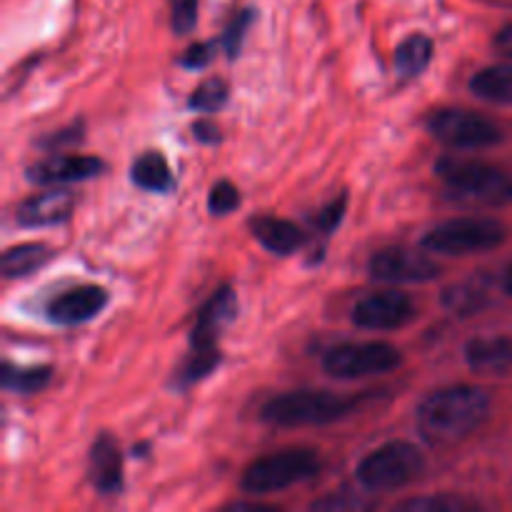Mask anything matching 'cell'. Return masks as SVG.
Instances as JSON below:
<instances>
[{
	"mask_svg": "<svg viewBox=\"0 0 512 512\" xmlns=\"http://www.w3.org/2000/svg\"><path fill=\"white\" fill-rule=\"evenodd\" d=\"M493 45L498 48V53H503V55H508V58H512V23L503 25V28L495 33Z\"/></svg>",
	"mask_w": 512,
	"mask_h": 512,
	"instance_id": "e575fe53",
	"label": "cell"
},
{
	"mask_svg": "<svg viewBox=\"0 0 512 512\" xmlns=\"http://www.w3.org/2000/svg\"><path fill=\"white\" fill-rule=\"evenodd\" d=\"M218 363V350H190V355L178 368V385L180 388H188V385L200 383V380L208 378V375L218 368Z\"/></svg>",
	"mask_w": 512,
	"mask_h": 512,
	"instance_id": "603a6c76",
	"label": "cell"
},
{
	"mask_svg": "<svg viewBox=\"0 0 512 512\" xmlns=\"http://www.w3.org/2000/svg\"><path fill=\"white\" fill-rule=\"evenodd\" d=\"M228 103V83L223 78H208L193 90L188 105L195 113H215Z\"/></svg>",
	"mask_w": 512,
	"mask_h": 512,
	"instance_id": "cb8c5ba5",
	"label": "cell"
},
{
	"mask_svg": "<svg viewBox=\"0 0 512 512\" xmlns=\"http://www.w3.org/2000/svg\"><path fill=\"white\" fill-rule=\"evenodd\" d=\"M435 175L443 180L453 200L480 208H498L512 203V175L483 160L443 155L435 163Z\"/></svg>",
	"mask_w": 512,
	"mask_h": 512,
	"instance_id": "7a4b0ae2",
	"label": "cell"
},
{
	"mask_svg": "<svg viewBox=\"0 0 512 512\" xmlns=\"http://www.w3.org/2000/svg\"><path fill=\"white\" fill-rule=\"evenodd\" d=\"M503 288H505V293H508L510 298H512V263L508 265V268H505V275H503Z\"/></svg>",
	"mask_w": 512,
	"mask_h": 512,
	"instance_id": "d590c367",
	"label": "cell"
},
{
	"mask_svg": "<svg viewBox=\"0 0 512 512\" xmlns=\"http://www.w3.org/2000/svg\"><path fill=\"white\" fill-rule=\"evenodd\" d=\"M3 388L8 393H23V395H33L40 393L50 385L53 380V368L50 365H35V368H18L13 363L3 365Z\"/></svg>",
	"mask_w": 512,
	"mask_h": 512,
	"instance_id": "7402d4cb",
	"label": "cell"
},
{
	"mask_svg": "<svg viewBox=\"0 0 512 512\" xmlns=\"http://www.w3.org/2000/svg\"><path fill=\"white\" fill-rule=\"evenodd\" d=\"M108 300V290L100 285H78L50 300L45 315L55 325H83L98 318Z\"/></svg>",
	"mask_w": 512,
	"mask_h": 512,
	"instance_id": "7c38bea8",
	"label": "cell"
},
{
	"mask_svg": "<svg viewBox=\"0 0 512 512\" xmlns=\"http://www.w3.org/2000/svg\"><path fill=\"white\" fill-rule=\"evenodd\" d=\"M240 205V190L230 180H218L210 188L208 208L213 215H230Z\"/></svg>",
	"mask_w": 512,
	"mask_h": 512,
	"instance_id": "83f0119b",
	"label": "cell"
},
{
	"mask_svg": "<svg viewBox=\"0 0 512 512\" xmlns=\"http://www.w3.org/2000/svg\"><path fill=\"white\" fill-rule=\"evenodd\" d=\"M483 300H485L483 288H478V285H473V283L455 285V288H450L448 295H445V305L453 310H458V315L463 313V310L480 308V305H483Z\"/></svg>",
	"mask_w": 512,
	"mask_h": 512,
	"instance_id": "f1b7e54d",
	"label": "cell"
},
{
	"mask_svg": "<svg viewBox=\"0 0 512 512\" xmlns=\"http://www.w3.org/2000/svg\"><path fill=\"white\" fill-rule=\"evenodd\" d=\"M130 178L140 190H148V193H170L175 188L173 170H170L165 155L158 150L138 155L133 168H130Z\"/></svg>",
	"mask_w": 512,
	"mask_h": 512,
	"instance_id": "ac0fdd59",
	"label": "cell"
},
{
	"mask_svg": "<svg viewBox=\"0 0 512 512\" xmlns=\"http://www.w3.org/2000/svg\"><path fill=\"white\" fill-rule=\"evenodd\" d=\"M235 315H238V298L230 285H223L198 310V318L190 330V350H218V338L233 323Z\"/></svg>",
	"mask_w": 512,
	"mask_h": 512,
	"instance_id": "8fae6325",
	"label": "cell"
},
{
	"mask_svg": "<svg viewBox=\"0 0 512 512\" xmlns=\"http://www.w3.org/2000/svg\"><path fill=\"white\" fill-rule=\"evenodd\" d=\"M358 400L330 390H293L270 398L260 408V420L275 428H310L330 425L355 413Z\"/></svg>",
	"mask_w": 512,
	"mask_h": 512,
	"instance_id": "3957f363",
	"label": "cell"
},
{
	"mask_svg": "<svg viewBox=\"0 0 512 512\" xmlns=\"http://www.w3.org/2000/svg\"><path fill=\"white\" fill-rule=\"evenodd\" d=\"M103 160L95 155H50L28 168V180L35 185H70L80 180L98 178L103 173Z\"/></svg>",
	"mask_w": 512,
	"mask_h": 512,
	"instance_id": "4fadbf2b",
	"label": "cell"
},
{
	"mask_svg": "<svg viewBox=\"0 0 512 512\" xmlns=\"http://www.w3.org/2000/svg\"><path fill=\"white\" fill-rule=\"evenodd\" d=\"M198 3L200 0H170V20H173L175 33H193L198 25Z\"/></svg>",
	"mask_w": 512,
	"mask_h": 512,
	"instance_id": "f546056e",
	"label": "cell"
},
{
	"mask_svg": "<svg viewBox=\"0 0 512 512\" xmlns=\"http://www.w3.org/2000/svg\"><path fill=\"white\" fill-rule=\"evenodd\" d=\"M488 390L478 385H453L435 390L420 403L418 430L420 438L435 448H448L470 438L490 415Z\"/></svg>",
	"mask_w": 512,
	"mask_h": 512,
	"instance_id": "6da1fadb",
	"label": "cell"
},
{
	"mask_svg": "<svg viewBox=\"0 0 512 512\" xmlns=\"http://www.w3.org/2000/svg\"><path fill=\"white\" fill-rule=\"evenodd\" d=\"M418 315L413 298L400 290H383V293H370L358 300L353 308V323L363 330H398L410 325Z\"/></svg>",
	"mask_w": 512,
	"mask_h": 512,
	"instance_id": "9c48e42d",
	"label": "cell"
},
{
	"mask_svg": "<svg viewBox=\"0 0 512 512\" xmlns=\"http://www.w3.org/2000/svg\"><path fill=\"white\" fill-rule=\"evenodd\" d=\"M370 278L380 283H430L440 275L428 253L410 248H383L370 258Z\"/></svg>",
	"mask_w": 512,
	"mask_h": 512,
	"instance_id": "30bf717a",
	"label": "cell"
},
{
	"mask_svg": "<svg viewBox=\"0 0 512 512\" xmlns=\"http://www.w3.org/2000/svg\"><path fill=\"white\" fill-rule=\"evenodd\" d=\"M318 470L320 458L315 450L285 448L250 463L240 478V488L248 495H273L315 478Z\"/></svg>",
	"mask_w": 512,
	"mask_h": 512,
	"instance_id": "5b68a950",
	"label": "cell"
},
{
	"mask_svg": "<svg viewBox=\"0 0 512 512\" xmlns=\"http://www.w3.org/2000/svg\"><path fill=\"white\" fill-rule=\"evenodd\" d=\"M465 363L478 375H508L512 370V340L483 335L465 345Z\"/></svg>",
	"mask_w": 512,
	"mask_h": 512,
	"instance_id": "2e32d148",
	"label": "cell"
},
{
	"mask_svg": "<svg viewBox=\"0 0 512 512\" xmlns=\"http://www.w3.org/2000/svg\"><path fill=\"white\" fill-rule=\"evenodd\" d=\"M315 510H340V508H360V500H345L340 495H330V498L318 500L313 505Z\"/></svg>",
	"mask_w": 512,
	"mask_h": 512,
	"instance_id": "836d02e7",
	"label": "cell"
},
{
	"mask_svg": "<svg viewBox=\"0 0 512 512\" xmlns=\"http://www.w3.org/2000/svg\"><path fill=\"white\" fill-rule=\"evenodd\" d=\"M345 208H348V195H345V193L338 195L333 203L325 205V208L320 210V215L315 218V223H313L315 238H320V235H323V238H330V235L338 230V225L343 223Z\"/></svg>",
	"mask_w": 512,
	"mask_h": 512,
	"instance_id": "d4e9b609",
	"label": "cell"
},
{
	"mask_svg": "<svg viewBox=\"0 0 512 512\" xmlns=\"http://www.w3.org/2000/svg\"><path fill=\"white\" fill-rule=\"evenodd\" d=\"M508 228L495 218H453L425 233L423 250L440 255H473L500 248Z\"/></svg>",
	"mask_w": 512,
	"mask_h": 512,
	"instance_id": "8992f818",
	"label": "cell"
},
{
	"mask_svg": "<svg viewBox=\"0 0 512 512\" xmlns=\"http://www.w3.org/2000/svg\"><path fill=\"white\" fill-rule=\"evenodd\" d=\"M470 90L490 103L512 105V65H490L470 80Z\"/></svg>",
	"mask_w": 512,
	"mask_h": 512,
	"instance_id": "44dd1931",
	"label": "cell"
},
{
	"mask_svg": "<svg viewBox=\"0 0 512 512\" xmlns=\"http://www.w3.org/2000/svg\"><path fill=\"white\" fill-rule=\"evenodd\" d=\"M215 58V43H195L180 58V65L188 70H200L205 65H210V60Z\"/></svg>",
	"mask_w": 512,
	"mask_h": 512,
	"instance_id": "4dcf8cb0",
	"label": "cell"
},
{
	"mask_svg": "<svg viewBox=\"0 0 512 512\" xmlns=\"http://www.w3.org/2000/svg\"><path fill=\"white\" fill-rule=\"evenodd\" d=\"M75 195L68 190H48V193H38L25 198L18 205V223L23 228H48V225L65 223L73 215Z\"/></svg>",
	"mask_w": 512,
	"mask_h": 512,
	"instance_id": "9a60e30c",
	"label": "cell"
},
{
	"mask_svg": "<svg viewBox=\"0 0 512 512\" xmlns=\"http://www.w3.org/2000/svg\"><path fill=\"white\" fill-rule=\"evenodd\" d=\"M433 60V40L423 33H413L395 50V68L403 80H413L428 70Z\"/></svg>",
	"mask_w": 512,
	"mask_h": 512,
	"instance_id": "ffe728a7",
	"label": "cell"
},
{
	"mask_svg": "<svg viewBox=\"0 0 512 512\" xmlns=\"http://www.w3.org/2000/svg\"><path fill=\"white\" fill-rule=\"evenodd\" d=\"M88 478L100 495H118L123 490V453L110 433H100L90 448Z\"/></svg>",
	"mask_w": 512,
	"mask_h": 512,
	"instance_id": "5bb4252c",
	"label": "cell"
},
{
	"mask_svg": "<svg viewBox=\"0 0 512 512\" xmlns=\"http://www.w3.org/2000/svg\"><path fill=\"white\" fill-rule=\"evenodd\" d=\"M400 365H403V353L395 345L383 343V340L340 343L330 348L323 358L325 373L343 380L393 373Z\"/></svg>",
	"mask_w": 512,
	"mask_h": 512,
	"instance_id": "ba28073f",
	"label": "cell"
},
{
	"mask_svg": "<svg viewBox=\"0 0 512 512\" xmlns=\"http://www.w3.org/2000/svg\"><path fill=\"white\" fill-rule=\"evenodd\" d=\"M193 130H195V138H198L200 143H208V145L220 143L218 125L210 123V120H200V123L193 125Z\"/></svg>",
	"mask_w": 512,
	"mask_h": 512,
	"instance_id": "1f68e13d",
	"label": "cell"
},
{
	"mask_svg": "<svg viewBox=\"0 0 512 512\" xmlns=\"http://www.w3.org/2000/svg\"><path fill=\"white\" fill-rule=\"evenodd\" d=\"M253 18H255L253 10H243V13H238V15H235L233 23H230L228 28H225L223 38L218 40V43L223 45L225 53H228L230 60L238 58L240 48H243L245 33H248V28H250V23H253Z\"/></svg>",
	"mask_w": 512,
	"mask_h": 512,
	"instance_id": "484cf974",
	"label": "cell"
},
{
	"mask_svg": "<svg viewBox=\"0 0 512 512\" xmlns=\"http://www.w3.org/2000/svg\"><path fill=\"white\" fill-rule=\"evenodd\" d=\"M78 138H83V123H75L73 128L60 130V133L55 135V138L45 140V145L55 150V148H58V145H65V143H68V140H78Z\"/></svg>",
	"mask_w": 512,
	"mask_h": 512,
	"instance_id": "d6a6232c",
	"label": "cell"
},
{
	"mask_svg": "<svg viewBox=\"0 0 512 512\" xmlns=\"http://www.w3.org/2000/svg\"><path fill=\"white\" fill-rule=\"evenodd\" d=\"M425 470V455L408 440H390L365 455L355 468V478L365 490L390 493L415 483Z\"/></svg>",
	"mask_w": 512,
	"mask_h": 512,
	"instance_id": "277c9868",
	"label": "cell"
},
{
	"mask_svg": "<svg viewBox=\"0 0 512 512\" xmlns=\"http://www.w3.org/2000/svg\"><path fill=\"white\" fill-rule=\"evenodd\" d=\"M428 133L450 150H483L503 140V128L488 115L463 108H440L425 120Z\"/></svg>",
	"mask_w": 512,
	"mask_h": 512,
	"instance_id": "52a82bcc",
	"label": "cell"
},
{
	"mask_svg": "<svg viewBox=\"0 0 512 512\" xmlns=\"http://www.w3.org/2000/svg\"><path fill=\"white\" fill-rule=\"evenodd\" d=\"M250 230H253L255 240L273 255H293L305 243V233L293 220L273 218V215L255 218L250 223Z\"/></svg>",
	"mask_w": 512,
	"mask_h": 512,
	"instance_id": "e0dca14e",
	"label": "cell"
},
{
	"mask_svg": "<svg viewBox=\"0 0 512 512\" xmlns=\"http://www.w3.org/2000/svg\"><path fill=\"white\" fill-rule=\"evenodd\" d=\"M470 505L465 503V500L460 498H440V495H435V498H413V500H405V503H400L398 512H463L468 510Z\"/></svg>",
	"mask_w": 512,
	"mask_h": 512,
	"instance_id": "4316f807",
	"label": "cell"
},
{
	"mask_svg": "<svg viewBox=\"0 0 512 512\" xmlns=\"http://www.w3.org/2000/svg\"><path fill=\"white\" fill-rule=\"evenodd\" d=\"M53 258V250L43 243H23L13 245L3 253V260H0V268H3V275L8 280L13 278H28L35 270H40L43 265L50 263Z\"/></svg>",
	"mask_w": 512,
	"mask_h": 512,
	"instance_id": "d6986e66",
	"label": "cell"
}]
</instances>
